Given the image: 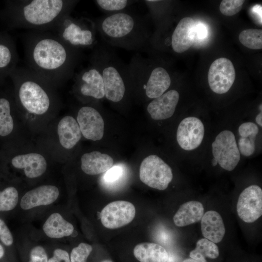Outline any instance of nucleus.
Wrapping results in <instances>:
<instances>
[{"instance_id":"nucleus-1","label":"nucleus","mask_w":262,"mask_h":262,"mask_svg":"<svg viewBox=\"0 0 262 262\" xmlns=\"http://www.w3.org/2000/svg\"><path fill=\"white\" fill-rule=\"evenodd\" d=\"M27 66L49 82H58L74 75L81 50L49 31H29L23 36Z\"/></svg>"},{"instance_id":"nucleus-2","label":"nucleus","mask_w":262,"mask_h":262,"mask_svg":"<svg viewBox=\"0 0 262 262\" xmlns=\"http://www.w3.org/2000/svg\"><path fill=\"white\" fill-rule=\"evenodd\" d=\"M79 0H7L0 17L10 28L53 31L59 22L70 15Z\"/></svg>"},{"instance_id":"nucleus-3","label":"nucleus","mask_w":262,"mask_h":262,"mask_svg":"<svg viewBox=\"0 0 262 262\" xmlns=\"http://www.w3.org/2000/svg\"><path fill=\"white\" fill-rule=\"evenodd\" d=\"M102 41L110 46L143 51L150 39L144 15L127 10L93 20Z\"/></svg>"},{"instance_id":"nucleus-4","label":"nucleus","mask_w":262,"mask_h":262,"mask_svg":"<svg viewBox=\"0 0 262 262\" xmlns=\"http://www.w3.org/2000/svg\"><path fill=\"white\" fill-rule=\"evenodd\" d=\"M89 61L100 71L104 84L105 97L114 103L122 101L128 86L133 84L128 65L125 64L104 42L93 48Z\"/></svg>"},{"instance_id":"nucleus-5","label":"nucleus","mask_w":262,"mask_h":262,"mask_svg":"<svg viewBox=\"0 0 262 262\" xmlns=\"http://www.w3.org/2000/svg\"><path fill=\"white\" fill-rule=\"evenodd\" d=\"M9 77L16 86L18 99L25 110L36 115L48 111L51 100L43 86L47 81L27 66H16Z\"/></svg>"},{"instance_id":"nucleus-6","label":"nucleus","mask_w":262,"mask_h":262,"mask_svg":"<svg viewBox=\"0 0 262 262\" xmlns=\"http://www.w3.org/2000/svg\"><path fill=\"white\" fill-rule=\"evenodd\" d=\"M53 33L68 45L80 50L93 49L98 43L95 22L86 17L66 16L59 22Z\"/></svg>"},{"instance_id":"nucleus-7","label":"nucleus","mask_w":262,"mask_h":262,"mask_svg":"<svg viewBox=\"0 0 262 262\" xmlns=\"http://www.w3.org/2000/svg\"><path fill=\"white\" fill-rule=\"evenodd\" d=\"M139 178L149 187L164 190L172 180L173 173L171 168L161 158L150 155L145 158L141 164Z\"/></svg>"},{"instance_id":"nucleus-8","label":"nucleus","mask_w":262,"mask_h":262,"mask_svg":"<svg viewBox=\"0 0 262 262\" xmlns=\"http://www.w3.org/2000/svg\"><path fill=\"white\" fill-rule=\"evenodd\" d=\"M212 152L217 163L227 171L233 170L240 160L235 137L230 131H223L217 135L212 143Z\"/></svg>"},{"instance_id":"nucleus-9","label":"nucleus","mask_w":262,"mask_h":262,"mask_svg":"<svg viewBox=\"0 0 262 262\" xmlns=\"http://www.w3.org/2000/svg\"><path fill=\"white\" fill-rule=\"evenodd\" d=\"M75 88L82 96L95 99L105 97L102 77L98 68L90 62V65L74 74Z\"/></svg>"},{"instance_id":"nucleus-10","label":"nucleus","mask_w":262,"mask_h":262,"mask_svg":"<svg viewBox=\"0 0 262 262\" xmlns=\"http://www.w3.org/2000/svg\"><path fill=\"white\" fill-rule=\"evenodd\" d=\"M236 77L232 63L229 59L221 57L211 64L208 72V83L215 93H227L233 85Z\"/></svg>"},{"instance_id":"nucleus-11","label":"nucleus","mask_w":262,"mask_h":262,"mask_svg":"<svg viewBox=\"0 0 262 262\" xmlns=\"http://www.w3.org/2000/svg\"><path fill=\"white\" fill-rule=\"evenodd\" d=\"M239 217L246 223H252L262 215V190L252 185L240 194L236 206Z\"/></svg>"},{"instance_id":"nucleus-12","label":"nucleus","mask_w":262,"mask_h":262,"mask_svg":"<svg viewBox=\"0 0 262 262\" xmlns=\"http://www.w3.org/2000/svg\"><path fill=\"white\" fill-rule=\"evenodd\" d=\"M135 215V208L131 202L124 200L112 202L102 210V225L110 229H117L130 223Z\"/></svg>"},{"instance_id":"nucleus-13","label":"nucleus","mask_w":262,"mask_h":262,"mask_svg":"<svg viewBox=\"0 0 262 262\" xmlns=\"http://www.w3.org/2000/svg\"><path fill=\"white\" fill-rule=\"evenodd\" d=\"M205 132L202 121L196 117L184 118L180 123L177 131V140L184 150H192L201 144Z\"/></svg>"},{"instance_id":"nucleus-14","label":"nucleus","mask_w":262,"mask_h":262,"mask_svg":"<svg viewBox=\"0 0 262 262\" xmlns=\"http://www.w3.org/2000/svg\"><path fill=\"white\" fill-rule=\"evenodd\" d=\"M77 122L82 134L88 139L99 140L104 135V123L100 113L95 108L85 106L78 111Z\"/></svg>"},{"instance_id":"nucleus-15","label":"nucleus","mask_w":262,"mask_h":262,"mask_svg":"<svg viewBox=\"0 0 262 262\" xmlns=\"http://www.w3.org/2000/svg\"><path fill=\"white\" fill-rule=\"evenodd\" d=\"M179 98L180 94L177 90H170L154 98L148 104L147 111L154 120L169 118L175 113Z\"/></svg>"},{"instance_id":"nucleus-16","label":"nucleus","mask_w":262,"mask_h":262,"mask_svg":"<svg viewBox=\"0 0 262 262\" xmlns=\"http://www.w3.org/2000/svg\"><path fill=\"white\" fill-rule=\"evenodd\" d=\"M59 191L57 187L51 185H44L33 189L22 196L21 208L25 210L53 203L58 197Z\"/></svg>"},{"instance_id":"nucleus-17","label":"nucleus","mask_w":262,"mask_h":262,"mask_svg":"<svg viewBox=\"0 0 262 262\" xmlns=\"http://www.w3.org/2000/svg\"><path fill=\"white\" fill-rule=\"evenodd\" d=\"M195 22L193 18L186 17L178 23L171 37V45L176 53H182L193 45L195 38Z\"/></svg>"},{"instance_id":"nucleus-18","label":"nucleus","mask_w":262,"mask_h":262,"mask_svg":"<svg viewBox=\"0 0 262 262\" xmlns=\"http://www.w3.org/2000/svg\"><path fill=\"white\" fill-rule=\"evenodd\" d=\"M18 53L14 41L6 32H0V82L17 66Z\"/></svg>"},{"instance_id":"nucleus-19","label":"nucleus","mask_w":262,"mask_h":262,"mask_svg":"<svg viewBox=\"0 0 262 262\" xmlns=\"http://www.w3.org/2000/svg\"><path fill=\"white\" fill-rule=\"evenodd\" d=\"M11 162L14 167L23 169L25 175L29 178L41 176L46 171L47 166L45 158L35 153L16 155L13 157Z\"/></svg>"},{"instance_id":"nucleus-20","label":"nucleus","mask_w":262,"mask_h":262,"mask_svg":"<svg viewBox=\"0 0 262 262\" xmlns=\"http://www.w3.org/2000/svg\"><path fill=\"white\" fill-rule=\"evenodd\" d=\"M201 230L205 238L214 243L221 242L226 229L220 214L213 210L204 213L201 219Z\"/></svg>"},{"instance_id":"nucleus-21","label":"nucleus","mask_w":262,"mask_h":262,"mask_svg":"<svg viewBox=\"0 0 262 262\" xmlns=\"http://www.w3.org/2000/svg\"><path fill=\"white\" fill-rule=\"evenodd\" d=\"M113 164L114 160L110 156L98 151L85 153L81 157V168L89 175L106 172Z\"/></svg>"},{"instance_id":"nucleus-22","label":"nucleus","mask_w":262,"mask_h":262,"mask_svg":"<svg viewBox=\"0 0 262 262\" xmlns=\"http://www.w3.org/2000/svg\"><path fill=\"white\" fill-rule=\"evenodd\" d=\"M57 132L61 145L65 148L73 147L82 137L78 122L71 116L64 117L58 125Z\"/></svg>"},{"instance_id":"nucleus-23","label":"nucleus","mask_w":262,"mask_h":262,"mask_svg":"<svg viewBox=\"0 0 262 262\" xmlns=\"http://www.w3.org/2000/svg\"><path fill=\"white\" fill-rule=\"evenodd\" d=\"M204 212L202 204L197 201H189L180 205L173 217L175 224L184 227L200 221Z\"/></svg>"},{"instance_id":"nucleus-24","label":"nucleus","mask_w":262,"mask_h":262,"mask_svg":"<svg viewBox=\"0 0 262 262\" xmlns=\"http://www.w3.org/2000/svg\"><path fill=\"white\" fill-rule=\"evenodd\" d=\"M135 257L140 262H166L168 255L162 246L153 243H142L133 249Z\"/></svg>"},{"instance_id":"nucleus-25","label":"nucleus","mask_w":262,"mask_h":262,"mask_svg":"<svg viewBox=\"0 0 262 262\" xmlns=\"http://www.w3.org/2000/svg\"><path fill=\"white\" fill-rule=\"evenodd\" d=\"M43 230L51 238H61L70 235L74 231L73 226L59 213L51 214L43 226Z\"/></svg>"},{"instance_id":"nucleus-26","label":"nucleus","mask_w":262,"mask_h":262,"mask_svg":"<svg viewBox=\"0 0 262 262\" xmlns=\"http://www.w3.org/2000/svg\"><path fill=\"white\" fill-rule=\"evenodd\" d=\"M219 254L217 246L204 238L197 241L196 248L190 252L189 255L191 259L199 262H207L206 258L216 259Z\"/></svg>"},{"instance_id":"nucleus-27","label":"nucleus","mask_w":262,"mask_h":262,"mask_svg":"<svg viewBox=\"0 0 262 262\" xmlns=\"http://www.w3.org/2000/svg\"><path fill=\"white\" fill-rule=\"evenodd\" d=\"M14 124L11 115V103L6 97L0 96V136L5 137L11 134Z\"/></svg>"},{"instance_id":"nucleus-28","label":"nucleus","mask_w":262,"mask_h":262,"mask_svg":"<svg viewBox=\"0 0 262 262\" xmlns=\"http://www.w3.org/2000/svg\"><path fill=\"white\" fill-rule=\"evenodd\" d=\"M97 7L105 15H112L129 10L130 7L137 0H96L94 1Z\"/></svg>"},{"instance_id":"nucleus-29","label":"nucleus","mask_w":262,"mask_h":262,"mask_svg":"<svg viewBox=\"0 0 262 262\" xmlns=\"http://www.w3.org/2000/svg\"><path fill=\"white\" fill-rule=\"evenodd\" d=\"M240 42L246 47L253 49H262V30L249 29L243 30L239 36Z\"/></svg>"},{"instance_id":"nucleus-30","label":"nucleus","mask_w":262,"mask_h":262,"mask_svg":"<svg viewBox=\"0 0 262 262\" xmlns=\"http://www.w3.org/2000/svg\"><path fill=\"white\" fill-rule=\"evenodd\" d=\"M18 200V194L16 188L9 186L0 191V212L14 209Z\"/></svg>"},{"instance_id":"nucleus-31","label":"nucleus","mask_w":262,"mask_h":262,"mask_svg":"<svg viewBox=\"0 0 262 262\" xmlns=\"http://www.w3.org/2000/svg\"><path fill=\"white\" fill-rule=\"evenodd\" d=\"M92 249L91 245L85 243H80L78 246L73 248L71 252V262H86Z\"/></svg>"},{"instance_id":"nucleus-32","label":"nucleus","mask_w":262,"mask_h":262,"mask_svg":"<svg viewBox=\"0 0 262 262\" xmlns=\"http://www.w3.org/2000/svg\"><path fill=\"white\" fill-rule=\"evenodd\" d=\"M245 2L243 0H223L220 4V11L226 16H232L238 13Z\"/></svg>"},{"instance_id":"nucleus-33","label":"nucleus","mask_w":262,"mask_h":262,"mask_svg":"<svg viewBox=\"0 0 262 262\" xmlns=\"http://www.w3.org/2000/svg\"><path fill=\"white\" fill-rule=\"evenodd\" d=\"M256 137L255 136H250L248 137H241L238 143L240 153L246 157L252 155L255 150Z\"/></svg>"},{"instance_id":"nucleus-34","label":"nucleus","mask_w":262,"mask_h":262,"mask_svg":"<svg viewBox=\"0 0 262 262\" xmlns=\"http://www.w3.org/2000/svg\"><path fill=\"white\" fill-rule=\"evenodd\" d=\"M124 169L123 166H113L103 175V180L107 183L112 184L119 180L123 176Z\"/></svg>"},{"instance_id":"nucleus-35","label":"nucleus","mask_w":262,"mask_h":262,"mask_svg":"<svg viewBox=\"0 0 262 262\" xmlns=\"http://www.w3.org/2000/svg\"><path fill=\"white\" fill-rule=\"evenodd\" d=\"M48 260L46 251L42 246H37L31 249L29 262H48Z\"/></svg>"},{"instance_id":"nucleus-36","label":"nucleus","mask_w":262,"mask_h":262,"mask_svg":"<svg viewBox=\"0 0 262 262\" xmlns=\"http://www.w3.org/2000/svg\"><path fill=\"white\" fill-rule=\"evenodd\" d=\"M259 128L254 123L248 122L242 124L238 128V132L242 137L250 136H256L259 132Z\"/></svg>"},{"instance_id":"nucleus-37","label":"nucleus","mask_w":262,"mask_h":262,"mask_svg":"<svg viewBox=\"0 0 262 262\" xmlns=\"http://www.w3.org/2000/svg\"><path fill=\"white\" fill-rule=\"evenodd\" d=\"M0 240L7 246H11L13 243V238L11 231L1 219H0Z\"/></svg>"},{"instance_id":"nucleus-38","label":"nucleus","mask_w":262,"mask_h":262,"mask_svg":"<svg viewBox=\"0 0 262 262\" xmlns=\"http://www.w3.org/2000/svg\"><path fill=\"white\" fill-rule=\"evenodd\" d=\"M48 262H71L69 254L65 250L57 248L53 251V256Z\"/></svg>"},{"instance_id":"nucleus-39","label":"nucleus","mask_w":262,"mask_h":262,"mask_svg":"<svg viewBox=\"0 0 262 262\" xmlns=\"http://www.w3.org/2000/svg\"><path fill=\"white\" fill-rule=\"evenodd\" d=\"M195 33L200 39L204 38L207 33V30L206 27L201 24L195 25Z\"/></svg>"},{"instance_id":"nucleus-40","label":"nucleus","mask_w":262,"mask_h":262,"mask_svg":"<svg viewBox=\"0 0 262 262\" xmlns=\"http://www.w3.org/2000/svg\"><path fill=\"white\" fill-rule=\"evenodd\" d=\"M253 11L257 15V16L259 18V20L262 23V6L259 5H255L253 8Z\"/></svg>"},{"instance_id":"nucleus-41","label":"nucleus","mask_w":262,"mask_h":262,"mask_svg":"<svg viewBox=\"0 0 262 262\" xmlns=\"http://www.w3.org/2000/svg\"><path fill=\"white\" fill-rule=\"evenodd\" d=\"M256 122L260 126H262V114L261 112L256 117Z\"/></svg>"},{"instance_id":"nucleus-42","label":"nucleus","mask_w":262,"mask_h":262,"mask_svg":"<svg viewBox=\"0 0 262 262\" xmlns=\"http://www.w3.org/2000/svg\"><path fill=\"white\" fill-rule=\"evenodd\" d=\"M4 253V249L1 245H0V259L1 258Z\"/></svg>"},{"instance_id":"nucleus-43","label":"nucleus","mask_w":262,"mask_h":262,"mask_svg":"<svg viewBox=\"0 0 262 262\" xmlns=\"http://www.w3.org/2000/svg\"><path fill=\"white\" fill-rule=\"evenodd\" d=\"M182 262H199L191 258L185 259Z\"/></svg>"},{"instance_id":"nucleus-44","label":"nucleus","mask_w":262,"mask_h":262,"mask_svg":"<svg viewBox=\"0 0 262 262\" xmlns=\"http://www.w3.org/2000/svg\"><path fill=\"white\" fill-rule=\"evenodd\" d=\"M212 164L213 166H215L217 164V161L213 158L212 161Z\"/></svg>"},{"instance_id":"nucleus-45","label":"nucleus","mask_w":262,"mask_h":262,"mask_svg":"<svg viewBox=\"0 0 262 262\" xmlns=\"http://www.w3.org/2000/svg\"><path fill=\"white\" fill-rule=\"evenodd\" d=\"M101 262H113L109 260H105L102 261Z\"/></svg>"}]
</instances>
